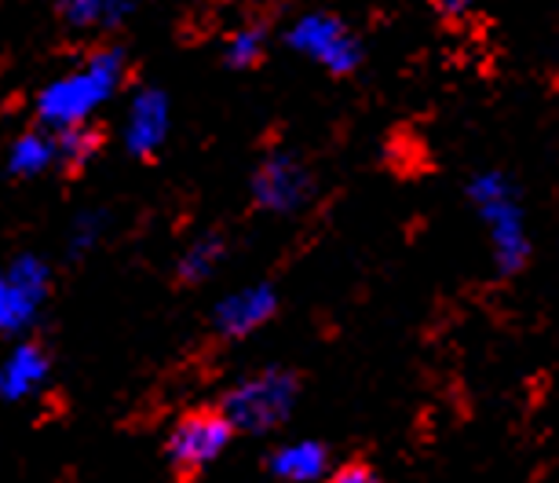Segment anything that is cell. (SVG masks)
<instances>
[{"label":"cell","instance_id":"cell-13","mask_svg":"<svg viewBox=\"0 0 559 483\" xmlns=\"http://www.w3.org/2000/svg\"><path fill=\"white\" fill-rule=\"evenodd\" d=\"M219 257H224V241H219L216 235L194 241V246L187 249V257L179 260V279H183V282H198V279L213 275V268L219 264Z\"/></svg>","mask_w":559,"mask_h":483},{"label":"cell","instance_id":"cell-18","mask_svg":"<svg viewBox=\"0 0 559 483\" xmlns=\"http://www.w3.org/2000/svg\"><path fill=\"white\" fill-rule=\"evenodd\" d=\"M436 8L447 19H461V15H468V8H472V0H436Z\"/></svg>","mask_w":559,"mask_h":483},{"label":"cell","instance_id":"cell-5","mask_svg":"<svg viewBox=\"0 0 559 483\" xmlns=\"http://www.w3.org/2000/svg\"><path fill=\"white\" fill-rule=\"evenodd\" d=\"M289 45L304 51V56H311L314 62H322L330 73H352L358 67V59H362L358 40L333 15H304L293 26Z\"/></svg>","mask_w":559,"mask_h":483},{"label":"cell","instance_id":"cell-14","mask_svg":"<svg viewBox=\"0 0 559 483\" xmlns=\"http://www.w3.org/2000/svg\"><path fill=\"white\" fill-rule=\"evenodd\" d=\"M103 136L99 129H88V125H78V129H67V132H56V146H59V157L70 165H84L92 154L99 151Z\"/></svg>","mask_w":559,"mask_h":483},{"label":"cell","instance_id":"cell-16","mask_svg":"<svg viewBox=\"0 0 559 483\" xmlns=\"http://www.w3.org/2000/svg\"><path fill=\"white\" fill-rule=\"evenodd\" d=\"M330 483H384L381 476H377L373 469L366 466V461H347V466H341L330 476Z\"/></svg>","mask_w":559,"mask_h":483},{"label":"cell","instance_id":"cell-15","mask_svg":"<svg viewBox=\"0 0 559 483\" xmlns=\"http://www.w3.org/2000/svg\"><path fill=\"white\" fill-rule=\"evenodd\" d=\"M230 67H257L263 59V30L260 26H241L227 45Z\"/></svg>","mask_w":559,"mask_h":483},{"label":"cell","instance_id":"cell-1","mask_svg":"<svg viewBox=\"0 0 559 483\" xmlns=\"http://www.w3.org/2000/svg\"><path fill=\"white\" fill-rule=\"evenodd\" d=\"M121 78H124V56L114 48H103L92 59H84L78 70H70L67 78L51 81V85L40 92L37 118L56 132L88 125L92 114L118 92Z\"/></svg>","mask_w":559,"mask_h":483},{"label":"cell","instance_id":"cell-10","mask_svg":"<svg viewBox=\"0 0 559 483\" xmlns=\"http://www.w3.org/2000/svg\"><path fill=\"white\" fill-rule=\"evenodd\" d=\"M48 355L40 344H19V349L8 355L4 366H0V396L4 399H26L34 396L40 385L48 381Z\"/></svg>","mask_w":559,"mask_h":483},{"label":"cell","instance_id":"cell-3","mask_svg":"<svg viewBox=\"0 0 559 483\" xmlns=\"http://www.w3.org/2000/svg\"><path fill=\"white\" fill-rule=\"evenodd\" d=\"M468 195L479 209L483 224H487V231H490L498 268L504 271V275L520 271L526 264V254H531V241H526L523 213H520V202H515L512 184L504 180L501 173H483L472 180Z\"/></svg>","mask_w":559,"mask_h":483},{"label":"cell","instance_id":"cell-7","mask_svg":"<svg viewBox=\"0 0 559 483\" xmlns=\"http://www.w3.org/2000/svg\"><path fill=\"white\" fill-rule=\"evenodd\" d=\"M308 191H311V176L297 157H289V154L267 157V162L260 165V173L252 176V198H257L260 209H271V213L300 209Z\"/></svg>","mask_w":559,"mask_h":483},{"label":"cell","instance_id":"cell-17","mask_svg":"<svg viewBox=\"0 0 559 483\" xmlns=\"http://www.w3.org/2000/svg\"><path fill=\"white\" fill-rule=\"evenodd\" d=\"M73 23H92L103 12V0H62Z\"/></svg>","mask_w":559,"mask_h":483},{"label":"cell","instance_id":"cell-8","mask_svg":"<svg viewBox=\"0 0 559 483\" xmlns=\"http://www.w3.org/2000/svg\"><path fill=\"white\" fill-rule=\"evenodd\" d=\"M274 308H278V297H274L271 286L238 290V293H230V297L219 301L216 330L224 333V338H246V333L260 330L263 322L271 319Z\"/></svg>","mask_w":559,"mask_h":483},{"label":"cell","instance_id":"cell-6","mask_svg":"<svg viewBox=\"0 0 559 483\" xmlns=\"http://www.w3.org/2000/svg\"><path fill=\"white\" fill-rule=\"evenodd\" d=\"M48 293V268L37 257L15 260L12 271L0 279V333H12L34 319L37 304Z\"/></svg>","mask_w":559,"mask_h":483},{"label":"cell","instance_id":"cell-2","mask_svg":"<svg viewBox=\"0 0 559 483\" xmlns=\"http://www.w3.org/2000/svg\"><path fill=\"white\" fill-rule=\"evenodd\" d=\"M297 374L289 370H260L241 381L224 396L219 414L227 417L235 433H271L278 428L297 407Z\"/></svg>","mask_w":559,"mask_h":483},{"label":"cell","instance_id":"cell-11","mask_svg":"<svg viewBox=\"0 0 559 483\" xmlns=\"http://www.w3.org/2000/svg\"><path fill=\"white\" fill-rule=\"evenodd\" d=\"M271 476L282 483H319L330 472V450L314 439H297V444H282L271 455Z\"/></svg>","mask_w":559,"mask_h":483},{"label":"cell","instance_id":"cell-9","mask_svg":"<svg viewBox=\"0 0 559 483\" xmlns=\"http://www.w3.org/2000/svg\"><path fill=\"white\" fill-rule=\"evenodd\" d=\"M168 136V103L157 89H143L135 96L132 110H129V125H124V143H129L132 154L151 157L162 151Z\"/></svg>","mask_w":559,"mask_h":483},{"label":"cell","instance_id":"cell-4","mask_svg":"<svg viewBox=\"0 0 559 483\" xmlns=\"http://www.w3.org/2000/svg\"><path fill=\"white\" fill-rule=\"evenodd\" d=\"M230 439H235V428H230L227 417L216 407H205V411L183 414L173 425V433L165 439V455L179 476H198L224 455Z\"/></svg>","mask_w":559,"mask_h":483},{"label":"cell","instance_id":"cell-12","mask_svg":"<svg viewBox=\"0 0 559 483\" xmlns=\"http://www.w3.org/2000/svg\"><path fill=\"white\" fill-rule=\"evenodd\" d=\"M59 157V146H56V136H45V132H26L19 136L12 143V154H8V165H12L15 176H37L45 173L51 162Z\"/></svg>","mask_w":559,"mask_h":483}]
</instances>
